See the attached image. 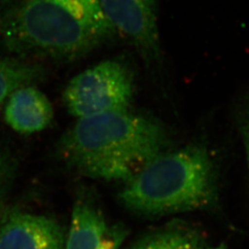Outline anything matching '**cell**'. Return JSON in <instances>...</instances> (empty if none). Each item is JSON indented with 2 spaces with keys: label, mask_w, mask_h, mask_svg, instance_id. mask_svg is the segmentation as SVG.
I'll use <instances>...</instances> for the list:
<instances>
[{
  "label": "cell",
  "mask_w": 249,
  "mask_h": 249,
  "mask_svg": "<svg viewBox=\"0 0 249 249\" xmlns=\"http://www.w3.org/2000/svg\"><path fill=\"white\" fill-rule=\"evenodd\" d=\"M14 174L13 161L9 155L0 151V222L5 216L7 196Z\"/></svg>",
  "instance_id": "11"
},
{
  "label": "cell",
  "mask_w": 249,
  "mask_h": 249,
  "mask_svg": "<svg viewBox=\"0 0 249 249\" xmlns=\"http://www.w3.org/2000/svg\"><path fill=\"white\" fill-rule=\"evenodd\" d=\"M6 104V122L18 133L40 132L53 120V107L49 99L34 85L14 90Z\"/></svg>",
  "instance_id": "8"
},
{
  "label": "cell",
  "mask_w": 249,
  "mask_h": 249,
  "mask_svg": "<svg viewBox=\"0 0 249 249\" xmlns=\"http://www.w3.org/2000/svg\"><path fill=\"white\" fill-rule=\"evenodd\" d=\"M67 233L45 215L14 212L0 222V249H64Z\"/></svg>",
  "instance_id": "6"
},
{
  "label": "cell",
  "mask_w": 249,
  "mask_h": 249,
  "mask_svg": "<svg viewBox=\"0 0 249 249\" xmlns=\"http://www.w3.org/2000/svg\"><path fill=\"white\" fill-rule=\"evenodd\" d=\"M117 34L98 0H0V51L70 63Z\"/></svg>",
  "instance_id": "1"
},
{
  "label": "cell",
  "mask_w": 249,
  "mask_h": 249,
  "mask_svg": "<svg viewBox=\"0 0 249 249\" xmlns=\"http://www.w3.org/2000/svg\"><path fill=\"white\" fill-rule=\"evenodd\" d=\"M45 67L31 59L9 57L0 60V108L16 89L34 85L46 77Z\"/></svg>",
  "instance_id": "10"
},
{
  "label": "cell",
  "mask_w": 249,
  "mask_h": 249,
  "mask_svg": "<svg viewBox=\"0 0 249 249\" xmlns=\"http://www.w3.org/2000/svg\"><path fill=\"white\" fill-rule=\"evenodd\" d=\"M133 73L122 59H110L75 76L63 93L70 114L81 118L128 110L134 98Z\"/></svg>",
  "instance_id": "4"
},
{
  "label": "cell",
  "mask_w": 249,
  "mask_h": 249,
  "mask_svg": "<svg viewBox=\"0 0 249 249\" xmlns=\"http://www.w3.org/2000/svg\"><path fill=\"white\" fill-rule=\"evenodd\" d=\"M246 110L243 116V121H242V136L245 143L246 151H247V157H248V162L249 167V98L247 103Z\"/></svg>",
  "instance_id": "12"
},
{
  "label": "cell",
  "mask_w": 249,
  "mask_h": 249,
  "mask_svg": "<svg viewBox=\"0 0 249 249\" xmlns=\"http://www.w3.org/2000/svg\"><path fill=\"white\" fill-rule=\"evenodd\" d=\"M116 34L125 37L148 63L161 61L155 0H98Z\"/></svg>",
  "instance_id": "5"
},
{
  "label": "cell",
  "mask_w": 249,
  "mask_h": 249,
  "mask_svg": "<svg viewBox=\"0 0 249 249\" xmlns=\"http://www.w3.org/2000/svg\"><path fill=\"white\" fill-rule=\"evenodd\" d=\"M166 143L157 120L128 109L79 118L63 135L59 151L85 177L126 183L162 153Z\"/></svg>",
  "instance_id": "2"
},
{
  "label": "cell",
  "mask_w": 249,
  "mask_h": 249,
  "mask_svg": "<svg viewBox=\"0 0 249 249\" xmlns=\"http://www.w3.org/2000/svg\"><path fill=\"white\" fill-rule=\"evenodd\" d=\"M128 249H226V247L212 244L187 223L175 222L146 233Z\"/></svg>",
  "instance_id": "9"
},
{
  "label": "cell",
  "mask_w": 249,
  "mask_h": 249,
  "mask_svg": "<svg viewBox=\"0 0 249 249\" xmlns=\"http://www.w3.org/2000/svg\"><path fill=\"white\" fill-rule=\"evenodd\" d=\"M217 185L209 151L191 144L154 158L125 183L119 199L129 211L150 217L206 210L218 201Z\"/></svg>",
  "instance_id": "3"
},
{
  "label": "cell",
  "mask_w": 249,
  "mask_h": 249,
  "mask_svg": "<svg viewBox=\"0 0 249 249\" xmlns=\"http://www.w3.org/2000/svg\"><path fill=\"white\" fill-rule=\"evenodd\" d=\"M126 231L107 223L92 202L82 199L74 206L64 249H118Z\"/></svg>",
  "instance_id": "7"
}]
</instances>
